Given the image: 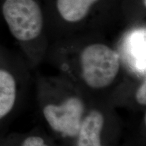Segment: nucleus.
Returning <instances> with one entry per match:
<instances>
[{
  "label": "nucleus",
  "mask_w": 146,
  "mask_h": 146,
  "mask_svg": "<svg viewBox=\"0 0 146 146\" xmlns=\"http://www.w3.org/2000/svg\"><path fill=\"white\" fill-rule=\"evenodd\" d=\"M21 146H49L45 143L44 140L38 136H31L23 141Z\"/></svg>",
  "instance_id": "8"
},
{
  "label": "nucleus",
  "mask_w": 146,
  "mask_h": 146,
  "mask_svg": "<svg viewBox=\"0 0 146 146\" xmlns=\"http://www.w3.org/2000/svg\"><path fill=\"white\" fill-rule=\"evenodd\" d=\"M98 0H58L57 8L63 19L76 23L83 19Z\"/></svg>",
  "instance_id": "5"
},
{
  "label": "nucleus",
  "mask_w": 146,
  "mask_h": 146,
  "mask_svg": "<svg viewBox=\"0 0 146 146\" xmlns=\"http://www.w3.org/2000/svg\"><path fill=\"white\" fill-rule=\"evenodd\" d=\"M104 123L103 114L97 110L84 116L77 135V146H103L101 133Z\"/></svg>",
  "instance_id": "4"
},
{
  "label": "nucleus",
  "mask_w": 146,
  "mask_h": 146,
  "mask_svg": "<svg viewBox=\"0 0 146 146\" xmlns=\"http://www.w3.org/2000/svg\"><path fill=\"white\" fill-rule=\"evenodd\" d=\"M85 104L78 97L66 98L59 104L43 108L45 119L53 130L64 137L77 136L84 118Z\"/></svg>",
  "instance_id": "3"
},
{
  "label": "nucleus",
  "mask_w": 146,
  "mask_h": 146,
  "mask_svg": "<svg viewBox=\"0 0 146 146\" xmlns=\"http://www.w3.org/2000/svg\"><path fill=\"white\" fill-rule=\"evenodd\" d=\"M136 101L140 105L145 106L146 104V81L145 79L142 82L138 87L135 94Z\"/></svg>",
  "instance_id": "7"
},
{
  "label": "nucleus",
  "mask_w": 146,
  "mask_h": 146,
  "mask_svg": "<svg viewBox=\"0 0 146 146\" xmlns=\"http://www.w3.org/2000/svg\"><path fill=\"white\" fill-rule=\"evenodd\" d=\"M81 76L87 86L95 89L108 87L119 73L118 53L102 43L85 47L80 57Z\"/></svg>",
  "instance_id": "1"
},
{
  "label": "nucleus",
  "mask_w": 146,
  "mask_h": 146,
  "mask_svg": "<svg viewBox=\"0 0 146 146\" xmlns=\"http://www.w3.org/2000/svg\"><path fill=\"white\" fill-rule=\"evenodd\" d=\"M144 4L145 5V0H144Z\"/></svg>",
  "instance_id": "9"
},
{
  "label": "nucleus",
  "mask_w": 146,
  "mask_h": 146,
  "mask_svg": "<svg viewBox=\"0 0 146 146\" xmlns=\"http://www.w3.org/2000/svg\"><path fill=\"white\" fill-rule=\"evenodd\" d=\"M3 14L16 39L28 41L37 37L43 28V16L34 0H5Z\"/></svg>",
  "instance_id": "2"
},
{
  "label": "nucleus",
  "mask_w": 146,
  "mask_h": 146,
  "mask_svg": "<svg viewBox=\"0 0 146 146\" xmlns=\"http://www.w3.org/2000/svg\"><path fill=\"white\" fill-rule=\"evenodd\" d=\"M16 98V83L8 71L0 69V119L13 108Z\"/></svg>",
  "instance_id": "6"
}]
</instances>
